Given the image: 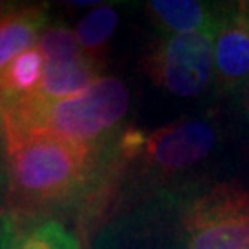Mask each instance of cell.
Returning a JSON list of instances; mask_svg holds the SVG:
<instances>
[{
    "mask_svg": "<svg viewBox=\"0 0 249 249\" xmlns=\"http://www.w3.org/2000/svg\"><path fill=\"white\" fill-rule=\"evenodd\" d=\"M2 249H80L76 236L65 225L57 222H45L34 227H9Z\"/></svg>",
    "mask_w": 249,
    "mask_h": 249,
    "instance_id": "cell-11",
    "label": "cell"
},
{
    "mask_svg": "<svg viewBox=\"0 0 249 249\" xmlns=\"http://www.w3.org/2000/svg\"><path fill=\"white\" fill-rule=\"evenodd\" d=\"M150 80L181 98H196L214 81V36H166L144 57Z\"/></svg>",
    "mask_w": 249,
    "mask_h": 249,
    "instance_id": "cell-4",
    "label": "cell"
},
{
    "mask_svg": "<svg viewBox=\"0 0 249 249\" xmlns=\"http://www.w3.org/2000/svg\"><path fill=\"white\" fill-rule=\"evenodd\" d=\"M9 192L22 209H41L71 197L87 181L94 146L65 141L53 135L9 137Z\"/></svg>",
    "mask_w": 249,
    "mask_h": 249,
    "instance_id": "cell-2",
    "label": "cell"
},
{
    "mask_svg": "<svg viewBox=\"0 0 249 249\" xmlns=\"http://www.w3.org/2000/svg\"><path fill=\"white\" fill-rule=\"evenodd\" d=\"M37 48L45 55L46 67L76 61L83 55L74 32L67 26H50L43 30L37 41Z\"/></svg>",
    "mask_w": 249,
    "mask_h": 249,
    "instance_id": "cell-13",
    "label": "cell"
},
{
    "mask_svg": "<svg viewBox=\"0 0 249 249\" xmlns=\"http://www.w3.org/2000/svg\"><path fill=\"white\" fill-rule=\"evenodd\" d=\"M236 8H238V13L242 15V18L249 24V0H246V2H238Z\"/></svg>",
    "mask_w": 249,
    "mask_h": 249,
    "instance_id": "cell-14",
    "label": "cell"
},
{
    "mask_svg": "<svg viewBox=\"0 0 249 249\" xmlns=\"http://www.w3.org/2000/svg\"><path fill=\"white\" fill-rule=\"evenodd\" d=\"M46 22V11L41 6L11 9L0 20V72L17 55L37 46Z\"/></svg>",
    "mask_w": 249,
    "mask_h": 249,
    "instance_id": "cell-8",
    "label": "cell"
},
{
    "mask_svg": "<svg viewBox=\"0 0 249 249\" xmlns=\"http://www.w3.org/2000/svg\"><path fill=\"white\" fill-rule=\"evenodd\" d=\"M181 225L187 249H249V192L218 183L188 203Z\"/></svg>",
    "mask_w": 249,
    "mask_h": 249,
    "instance_id": "cell-3",
    "label": "cell"
},
{
    "mask_svg": "<svg viewBox=\"0 0 249 249\" xmlns=\"http://www.w3.org/2000/svg\"><path fill=\"white\" fill-rule=\"evenodd\" d=\"M225 9V6L214 8L213 4L197 0H151L146 4V11L153 24L168 36H216Z\"/></svg>",
    "mask_w": 249,
    "mask_h": 249,
    "instance_id": "cell-7",
    "label": "cell"
},
{
    "mask_svg": "<svg viewBox=\"0 0 249 249\" xmlns=\"http://www.w3.org/2000/svg\"><path fill=\"white\" fill-rule=\"evenodd\" d=\"M9 11H11V9L8 8V4H4V2H0V20H2V18L6 17V15H8Z\"/></svg>",
    "mask_w": 249,
    "mask_h": 249,
    "instance_id": "cell-16",
    "label": "cell"
},
{
    "mask_svg": "<svg viewBox=\"0 0 249 249\" xmlns=\"http://www.w3.org/2000/svg\"><path fill=\"white\" fill-rule=\"evenodd\" d=\"M244 107H246V113L249 116V81L246 85V92H244Z\"/></svg>",
    "mask_w": 249,
    "mask_h": 249,
    "instance_id": "cell-15",
    "label": "cell"
},
{
    "mask_svg": "<svg viewBox=\"0 0 249 249\" xmlns=\"http://www.w3.org/2000/svg\"><path fill=\"white\" fill-rule=\"evenodd\" d=\"M100 65L102 61H96L83 53L76 61L45 67L43 81L32 96L37 100H61L76 96L102 78Z\"/></svg>",
    "mask_w": 249,
    "mask_h": 249,
    "instance_id": "cell-9",
    "label": "cell"
},
{
    "mask_svg": "<svg viewBox=\"0 0 249 249\" xmlns=\"http://www.w3.org/2000/svg\"><path fill=\"white\" fill-rule=\"evenodd\" d=\"M127 111V87L116 78L102 76L89 89L71 98L37 100L26 96L0 102V124L6 139L45 133L94 146L124 120Z\"/></svg>",
    "mask_w": 249,
    "mask_h": 249,
    "instance_id": "cell-1",
    "label": "cell"
},
{
    "mask_svg": "<svg viewBox=\"0 0 249 249\" xmlns=\"http://www.w3.org/2000/svg\"><path fill=\"white\" fill-rule=\"evenodd\" d=\"M45 67V55L37 46L17 55L0 72V102L32 96L43 81Z\"/></svg>",
    "mask_w": 249,
    "mask_h": 249,
    "instance_id": "cell-10",
    "label": "cell"
},
{
    "mask_svg": "<svg viewBox=\"0 0 249 249\" xmlns=\"http://www.w3.org/2000/svg\"><path fill=\"white\" fill-rule=\"evenodd\" d=\"M116 22H118V13L111 6L102 4L89 11L74 30V36H76L81 52L87 53L96 61H102V53L106 52L107 43L116 28Z\"/></svg>",
    "mask_w": 249,
    "mask_h": 249,
    "instance_id": "cell-12",
    "label": "cell"
},
{
    "mask_svg": "<svg viewBox=\"0 0 249 249\" xmlns=\"http://www.w3.org/2000/svg\"><path fill=\"white\" fill-rule=\"evenodd\" d=\"M214 81L222 90H236L249 81V24L236 4L225 9L214 36Z\"/></svg>",
    "mask_w": 249,
    "mask_h": 249,
    "instance_id": "cell-6",
    "label": "cell"
},
{
    "mask_svg": "<svg viewBox=\"0 0 249 249\" xmlns=\"http://www.w3.org/2000/svg\"><path fill=\"white\" fill-rule=\"evenodd\" d=\"M216 131L205 120H181L151 131L144 141V160L160 174H178L207 159Z\"/></svg>",
    "mask_w": 249,
    "mask_h": 249,
    "instance_id": "cell-5",
    "label": "cell"
}]
</instances>
